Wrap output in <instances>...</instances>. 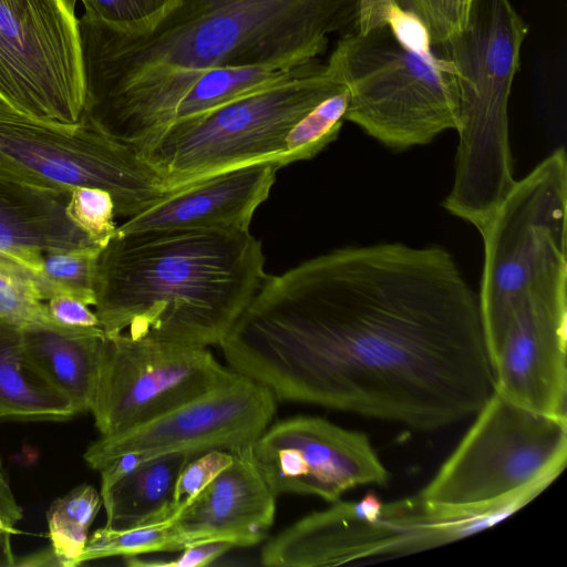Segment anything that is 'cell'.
Masks as SVG:
<instances>
[{"instance_id": "d6a6232c", "label": "cell", "mask_w": 567, "mask_h": 567, "mask_svg": "<svg viewBox=\"0 0 567 567\" xmlns=\"http://www.w3.org/2000/svg\"><path fill=\"white\" fill-rule=\"evenodd\" d=\"M21 518L22 509L8 482L0 474V567L14 566L11 537L18 533L16 525Z\"/></svg>"}, {"instance_id": "277c9868", "label": "cell", "mask_w": 567, "mask_h": 567, "mask_svg": "<svg viewBox=\"0 0 567 567\" xmlns=\"http://www.w3.org/2000/svg\"><path fill=\"white\" fill-rule=\"evenodd\" d=\"M528 25L511 0H473L465 28L431 48L454 78L458 143L443 207L478 231L515 183L508 101Z\"/></svg>"}, {"instance_id": "2e32d148", "label": "cell", "mask_w": 567, "mask_h": 567, "mask_svg": "<svg viewBox=\"0 0 567 567\" xmlns=\"http://www.w3.org/2000/svg\"><path fill=\"white\" fill-rule=\"evenodd\" d=\"M280 168L275 161L223 171L168 192L117 226L116 234L169 229H249Z\"/></svg>"}, {"instance_id": "d590c367", "label": "cell", "mask_w": 567, "mask_h": 567, "mask_svg": "<svg viewBox=\"0 0 567 567\" xmlns=\"http://www.w3.org/2000/svg\"><path fill=\"white\" fill-rule=\"evenodd\" d=\"M14 566H62V563L53 548L50 547L25 557L21 561H16Z\"/></svg>"}, {"instance_id": "4dcf8cb0", "label": "cell", "mask_w": 567, "mask_h": 567, "mask_svg": "<svg viewBox=\"0 0 567 567\" xmlns=\"http://www.w3.org/2000/svg\"><path fill=\"white\" fill-rule=\"evenodd\" d=\"M233 462V453L212 450L190 458L179 472L173 493V503L181 509L189 504L217 475Z\"/></svg>"}, {"instance_id": "9a60e30c", "label": "cell", "mask_w": 567, "mask_h": 567, "mask_svg": "<svg viewBox=\"0 0 567 567\" xmlns=\"http://www.w3.org/2000/svg\"><path fill=\"white\" fill-rule=\"evenodd\" d=\"M487 354L496 393L567 419V269L525 295Z\"/></svg>"}, {"instance_id": "8fae6325", "label": "cell", "mask_w": 567, "mask_h": 567, "mask_svg": "<svg viewBox=\"0 0 567 567\" xmlns=\"http://www.w3.org/2000/svg\"><path fill=\"white\" fill-rule=\"evenodd\" d=\"M76 0H0V101L29 116L81 122L85 89Z\"/></svg>"}, {"instance_id": "cb8c5ba5", "label": "cell", "mask_w": 567, "mask_h": 567, "mask_svg": "<svg viewBox=\"0 0 567 567\" xmlns=\"http://www.w3.org/2000/svg\"><path fill=\"white\" fill-rule=\"evenodd\" d=\"M101 505V494L89 484L76 486L51 504L47 512L49 537L62 566L79 565L89 539V529Z\"/></svg>"}, {"instance_id": "7a4b0ae2", "label": "cell", "mask_w": 567, "mask_h": 567, "mask_svg": "<svg viewBox=\"0 0 567 567\" xmlns=\"http://www.w3.org/2000/svg\"><path fill=\"white\" fill-rule=\"evenodd\" d=\"M359 0H181L148 34L79 18L84 113L135 97L166 120L202 72L288 70L318 60L329 35L354 27Z\"/></svg>"}, {"instance_id": "83f0119b", "label": "cell", "mask_w": 567, "mask_h": 567, "mask_svg": "<svg viewBox=\"0 0 567 567\" xmlns=\"http://www.w3.org/2000/svg\"><path fill=\"white\" fill-rule=\"evenodd\" d=\"M181 0H81L84 14L113 30L142 37L151 33Z\"/></svg>"}, {"instance_id": "d4e9b609", "label": "cell", "mask_w": 567, "mask_h": 567, "mask_svg": "<svg viewBox=\"0 0 567 567\" xmlns=\"http://www.w3.org/2000/svg\"><path fill=\"white\" fill-rule=\"evenodd\" d=\"M102 249L89 245L45 251L40 269L33 275L41 299L47 302L54 296L65 295L94 306L96 266Z\"/></svg>"}, {"instance_id": "6da1fadb", "label": "cell", "mask_w": 567, "mask_h": 567, "mask_svg": "<svg viewBox=\"0 0 567 567\" xmlns=\"http://www.w3.org/2000/svg\"><path fill=\"white\" fill-rule=\"evenodd\" d=\"M218 347L277 400L417 431L494 393L478 295L439 246L342 247L267 275Z\"/></svg>"}, {"instance_id": "ba28073f", "label": "cell", "mask_w": 567, "mask_h": 567, "mask_svg": "<svg viewBox=\"0 0 567 567\" xmlns=\"http://www.w3.org/2000/svg\"><path fill=\"white\" fill-rule=\"evenodd\" d=\"M478 295L486 350L525 295L567 269V155L556 148L514 185L480 230Z\"/></svg>"}, {"instance_id": "7c38bea8", "label": "cell", "mask_w": 567, "mask_h": 567, "mask_svg": "<svg viewBox=\"0 0 567 567\" xmlns=\"http://www.w3.org/2000/svg\"><path fill=\"white\" fill-rule=\"evenodd\" d=\"M236 374L208 347L105 334L91 412L101 436L147 422Z\"/></svg>"}, {"instance_id": "ac0fdd59", "label": "cell", "mask_w": 567, "mask_h": 567, "mask_svg": "<svg viewBox=\"0 0 567 567\" xmlns=\"http://www.w3.org/2000/svg\"><path fill=\"white\" fill-rule=\"evenodd\" d=\"M70 195L0 163V252L34 275L45 251L96 245L68 217Z\"/></svg>"}, {"instance_id": "f1b7e54d", "label": "cell", "mask_w": 567, "mask_h": 567, "mask_svg": "<svg viewBox=\"0 0 567 567\" xmlns=\"http://www.w3.org/2000/svg\"><path fill=\"white\" fill-rule=\"evenodd\" d=\"M68 217L92 243L104 247L116 233L115 205L110 193L91 187L71 190Z\"/></svg>"}, {"instance_id": "5b68a950", "label": "cell", "mask_w": 567, "mask_h": 567, "mask_svg": "<svg viewBox=\"0 0 567 567\" xmlns=\"http://www.w3.org/2000/svg\"><path fill=\"white\" fill-rule=\"evenodd\" d=\"M535 484L482 506L446 507L417 495L383 502L373 492L337 501L271 537L261 548L268 567L370 564L444 546L512 516L545 491Z\"/></svg>"}, {"instance_id": "603a6c76", "label": "cell", "mask_w": 567, "mask_h": 567, "mask_svg": "<svg viewBox=\"0 0 567 567\" xmlns=\"http://www.w3.org/2000/svg\"><path fill=\"white\" fill-rule=\"evenodd\" d=\"M175 516L130 528L114 529L106 526L99 528L89 536L78 564L113 556L130 557L151 553L182 551L197 544L178 529L174 522Z\"/></svg>"}, {"instance_id": "1f68e13d", "label": "cell", "mask_w": 567, "mask_h": 567, "mask_svg": "<svg viewBox=\"0 0 567 567\" xmlns=\"http://www.w3.org/2000/svg\"><path fill=\"white\" fill-rule=\"evenodd\" d=\"M236 546L228 540H208L186 547L174 559L146 561L138 556L124 557L131 566L195 567L208 566Z\"/></svg>"}, {"instance_id": "8992f818", "label": "cell", "mask_w": 567, "mask_h": 567, "mask_svg": "<svg viewBox=\"0 0 567 567\" xmlns=\"http://www.w3.org/2000/svg\"><path fill=\"white\" fill-rule=\"evenodd\" d=\"M344 87L327 72L326 64L313 60L292 68L265 89L173 123L140 154L167 192L251 163L279 164L295 124Z\"/></svg>"}, {"instance_id": "5bb4252c", "label": "cell", "mask_w": 567, "mask_h": 567, "mask_svg": "<svg viewBox=\"0 0 567 567\" xmlns=\"http://www.w3.org/2000/svg\"><path fill=\"white\" fill-rule=\"evenodd\" d=\"M250 452L277 496L311 495L333 503L350 489L385 485L390 478L365 433L319 416L299 415L269 425Z\"/></svg>"}, {"instance_id": "44dd1931", "label": "cell", "mask_w": 567, "mask_h": 567, "mask_svg": "<svg viewBox=\"0 0 567 567\" xmlns=\"http://www.w3.org/2000/svg\"><path fill=\"white\" fill-rule=\"evenodd\" d=\"M194 456L187 452H174L156 456L106 493L102 502L106 511V527L130 528L165 520L181 509L173 503L177 476Z\"/></svg>"}, {"instance_id": "3957f363", "label": "cell", "mask_w": 567, "mask_h": 567, "mask_svg": "<svg viewBox=\"0 0 567 567\" xmlns=\"http://www.w3.org/2000/svg\"><path fill=\"white\" fill-rule=\"evenodd\" d=\"M266 276L249 229L115 233L97 259L93 307L107 336L218 346Z\"/></svg>"}, {"instance_id": "ffe728a7", "label": "cell", "mask_w": 567, "mask_h": 567, "mask_svg": "<svg viewBox=\"0 0 567 567\" xmlns=\"http://www.w3.org/2000/svg\"><path fill=\"white\" fill-rule=\"evenodd\" d=\"M76 414L27 355L21 327L0 319V419L64 420Z\"/></svg>"}, {"instance_id": "4316f807", "label": "cell", "mask_w": 567, "mask_h": 567, "mask_svg": "<svg viewBox=\"0 0 567 567\" xmlns=\"http://www.w3.org/2000/svg\"><path fill=\"white\" fill-rule=\"evenodd\" d=\"M0 319L24 327L51 322L33 272L0 252Z\"/></svg>"}, {"instance_id": "9c48e42d", "label": "cell", "mask_w": 567, "mask_h": 567, "mask_svg": "<svg viewBox=\"0 0 567 567\" xmlns=\"http://www.w3.org/2000/svg\"><path fill=\"white\" fill-rule=\"evenodd\" d=\"M474 416L419 492L423 501L446 507L487 505L537 483H553L565 470L567 419L533 411L495 391Z\"/></svg>"}, {"instance_id": "e0dca14e", "label": "cell", "mask_w": 567, "mask_h": 567, "mask_svg": "<svg viewBox=\"0 0 567 567\" xmlns=\"http://www.w3.org/2000/svg\"><path fill=\"white\" fill-rule=\"evenodd\" d=\"M231 464L175 516V525L195 543L228 540L236 547L267 538L277 495L255 465L250 445L230 450Z\"/></svg>"}, {"instance_id": "7402d4cb", "label": "cell", "mask_w": 567, "mask_h": 567, "mask_svg": "<svg viewBox=\"0 0 567 567\" xmlns=\"http://www.w3.org/2000/svg\"><path fill=\"white\" fill-rule=\"evenodd\" d=\"M291 69L226 66L205 70L177 102L167 127L173 123L200 116L234 100L265 89L284 79Z\"/></svg>"}, {"instance_id": "f546056e", "label": "cell", "mask_w": 567, "mask_h": 567, "mask_svg": "<svg viewBox=\"0 0 567 567\" xmlns=\"http://www.w3.org/2000/svg\"><path fill=\"white\" fill-rule=\"evenodd\" d=\"M425 28L431 48L442 45L464 28L473 0H396Z\"/></svg>"}, {"instance_id": "d6986e66", "label": "cell", "mask_w": 567, "mask_h": 567, "mask_svg": "<svg viewBox=\"0 0 567 567\" xmlns=\"http://www.w3.org/2000/svg\"><path fill=\"white\" fill-rule=\"evenodd\" d=\"M27 355L64 394L76 413L91 410L100 368L102 328H69L53 321L21 327Z\"/></svg>"}, {"instance_id": "836d02e7", "label": "cell", "mask_w": 567, "mask_h": 567, "mask_svg": "<svg viewBox=\"0 0 567 567\" xmlns=\"http://www.w3.org/2000/svg\"><path fill=\"white\" fill-rule=\"evenodd\" d=\"M48 311L53 322L69 328H101L100 320L82 300L60 295L47 301Z\"/></svg>"}, {"instance_id": "52a82bcc", "label": "cell", "mask_w": 567, "mask_h": 567, "mask_svg": "<svg viewBox=\"0 0 567 567\" xmlns=\"http://www.w3.org/2000/svg\"><path fill=\"white\" fill-rule=\"evenodd\" d=\"M327 72L349 91L346 121L396 151L431 143L458 124L450 66L405 45L389 25L341 38Z\"/></svg>"}, {"instance_id": "4fadbf2b", "label": "cell", "mask_w": 567, "mask_h": 567, "mask_svg": "<svg viewBox=\"0 0 567 567\" xmlns=\"http://www.w3.org/2000/svg\"><path fill=\"white\" fill-rule=\"evenodd\" d=\"M277 399L264 384L237 373L223 384L137 426L101 436L84 453L100 471L126 453L156 457L235 450L252 444L270 425Z\"/></svg>"}, {"instance_id": "e575fe53", "label": "cell", "mask_w": 567, "mask_h": 567, "mask_svg": "<svg viewBox=\"0 0 567 567\" xmlns=\"http://www.w3.org/2000/svg\"><path fill=\"white\" fill-rule=\"evenodd\" d=\"M153 457L142 454V453H126L123 454L106 465H104L101 470V495L106 493L110 488H112L115 484L121 482L145 462L152 460Z\"/></svg>"}, {"instance_id": "30bf717a", "label": "cell", "mask_w": 567, "mask_h": 567, "mask_svg": "<svg viewBox=\"0 0 567 567\" xmlns=\"http://www.w3.org/2000/svg\"><path fill=\"white\" fill-rule=\"evenodd\" d=\"M0 163L48 186L103 189L111 194L116 216L126 218L168 193L134 147L87 121H43L1 101Z\"/></svg>"}, {"instance_id": "484cf974", "label": "cell", "mask_w": 567, "mask_h": 567, "mask_svg": "<svg viewBox=\"0 0 567 567\" xmlns=\"http://www.w3.org/2000/svg\"><path fill=\"white\" fill-rule=\"evenodd\" d=\"M348 105L349 91L346 86L323 100L296 123L286 137L280 167L310 159L334 141L346 121Z\"/></svg>"}]
</instances>
